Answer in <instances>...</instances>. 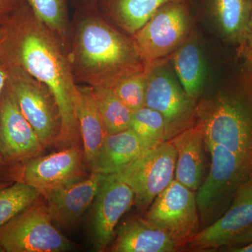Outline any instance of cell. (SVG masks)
I'll list each match as a JSON object with an SVG mask.
<instances>
[{
  "instance_id": "7402d4cb",
  "label": "cell",
  "mask_w": 252,
  "mask_h": 252,
  "mask_svg": "<svg viewBox=\"0 0 252 252\" xmlns=\"http://www.w3.org/2000/svg\"><path fill=\"white\" fill-rule=\"evenodd\" d=\"M184 91L192 100L201 94L205 77V63L200 48L190 35L171 56Z\"/></svg>"
},
{
  "instance_id": "1f68e13d",
  "label": "cell",
  "mask_w": 252,
  "mask_h": 252,
  "mask_svg": "<svg viewBox=\"0 0 252 252\" xmlns=\"http://www.w3.org/2000/svg\"><path fill=\"white\" fill-rule=\"evenodd\" d=\"M252 242V227L247 230L246 231L239 235L238 236L235 237L233 240L230 242L227 246H240V245H246ZM224 248V247H223Z\"/></svg>"
},
{
  "instance_id": "44dd1931",
  "label": "cell",
  "mask_w": 252,
  "mask_h": 252,
  "mask_svg": "<svg viewBox=\"0 0 252 252\" xmlns=\"http://www.w3.org/2000/svg\"><path fill=\"white\" fill-rule=\"evenodd\" d=\"M77 87L79 96L76 114L82 140L84 160L91 172L93 164L107 133L94 102L92 86L78 84Z\"/></svg>"
},
{
  "instance_id": "6da1fadb",
  "label": "cell",
  "mask_w": 252,
  "mask_h": 252,
  "mask_svg": "<svg viewBox=\"0 0 252 252\" xmlns=\"http://www.w3.org/2000/svg\"><path fill=\"white\" fill-rule=\"evenodd\" d=\"M15 63L44 83L59 106L61 129L56 148H83L76 105L78 84L67 50L59 36L38 19L26 0L5 21Z\"/></svg>"
},
{
  "instance_id": "8992f818",
  "label": "cell",
  "mask_w": 252,
  "mask_h": 252,
  "mask_svg": "<svg viewBox=\"0 0 252 252\" xmlns=\"http://www.w3.org/2000/svg\"><path fill=\"white\" fill-rule=\"evenodd\" d=\"M73 248L53 223L43 195L0 227V252H63Z\"/></svg>"
},
{
  "instance_id": "3957f363",
  "label": "cell",
  "mask_w": 252,
  "mask_h": 252,
  "mask_svg": "<svg viewBox=\"0 0 252 252\" xmlns=\"http://www.w3.org/2000/svg\"><path fill=\"white\" fill-rule=\"evenodd\" d=\"M196 118L205 144L228 149L252 172V79L242 68L234 87L200 102Z\"/></svg>"
},
{
  "instance_id": "4316f807",
  "label": "cell",
  "mask_w": 252,
  "mask_h": 252,
  "mask_svg": "<svg viewBox=\"0 0 252 252\" xmlns=\"http://www.w3.org/2000/svg\"><path fill=\"white\" fill-rule=\"evenodd\" d=\"M130 127L145 140L160 143L166 140V124L157 111L145 107L132 112Z\"/></svg>"
},
{
  "instance_id": "277c9868",
  "label": "cell",
  "mask_w": 252,
  "mask_h": 252,
  "mask_svg": "<svg viewBox=\"0 0 252 252\" xmlns=\"http://www.w3.org/2000/svg\"><path fill=\"white\" fill-rule=\"evenodd\" d=\"M205 145L211 165L195 193L200 230L223 216L238 190L252 181V172L228 149L218 144Z\"/></svg>"
},
{
  "instance_id": "4fadbf2b",
  "label": "cell",
  "mask_w": 252,
  "mask_h": 252,
  "mask_svg": "<svg viewBox=\"0 0 252 252\" xmlns=\"http://www.w3.org/2000/svg\"><path fill=\"white\" fill-rule=\"evenodd\" d=\"M135 194L125 182L104 175L94 198L91 240L94 251L105 252L115 238L118 223L134 204Z\"/></svg>"
},
{
  "instance_id": "d4e9b609",
  "label": "cell",
  "mask_w": 252,
  "mask_h": 252,
  "mask_svg": "<svg viewBox=\"0 0 252 252\" xmlns=\"http://www.w3.org/2000/svg\"><path fill=\"white\" fill-rule=\"evenodd\" d=\"M39 21L54 31L68 50L71 20L68 0H26Z\"/></svg>"
},
{
  "instance_id": "603a6c76",
  "label": "cell",
  "mask_w": 252,
  "mask_h": 252,
  "mask_svg": "<svg viewBox=\"0 0 252 252\" xmlns=\"http://www.w3.org/2000/svg\"><path fill=\"white\" fill-rule=\"evenodd\" d=\"M155 64H157L148 66L141 63L126 69L119 74L108 86L132 112L145 106L147 78Z\"/></svg>"
},
{
  "instance_id": "8fae6325",
  "label": "cell",
  "mask_w": 252,
  "mask_h": 252,
  "mask_svg": "<svg viewBox=\"0 0 252 252\" xmlns=\"http://www.w3.org/2000/svg\"><path fill=\"white\" fill-rule=\"evenodd\" d=\"M88 171L83 148L69 147L25 162L16 169L14 182L31 186L42 194L84 180L90 175Z\"/></svg>"
},
{
  "instance_id": "7a4b0ae2",
  "label": "cell",
  "mask_w": 252,
  "mask_h": 252,
  "mask_svg": "<svg viewBox=\"0 0 252 252\" xmlns=\"http://www.w3.org/2000/svg\"><path fill=\"white\" fill-rule=\"evenodd\" d=\"M67 53L77 84L92 87H108L119 74L144 63L132 36L106 19L98 7L76 9Z\"/></svg>"
},
{
  "instance_id": "30bf717a",
  "label": "cell",
  "mask_w": 252,
  "mask_h": 252,
  "mask_svg": "<svg viewBox=\"0 0 252 252\" xmlns=\"http://www.w3.org/2000/svg\"><path fill=\"white\" fill-rule=\"evenodd\" d=\"M166 61L155 64L149 72L145 91V107L160 113L166 124V140L194 125L195 101L189 98L170 72Z\"/></svg>"
},
{
  "instance_id": "484cf974",
  "label": "cell",
  "mask_w": 252,
  "mask_h": 252,
  "mask_svg": "<svg viewBox=\"0 0 252 252\" xmlns=\"http://www.w3.org/2000/svg\"><path fill=\"white\" fill-rule=\"evenodd\" d=\"M41 195L37 189L19 182L0 189V227L27 208Z\"/></svg>"
},
{
  "instance_id": "e0dca14e",
  "label": "cell",
  "mask_w": 252,
  "mask_h": 252,
  "mask_svg": "<svg viewBox=\"0 0 252 252\" xmlns=\"http://www.w3.org/2000/svg\"><path fill=\"white\" fill-rule=\"evenodd\" d=\"M177 150L175 179L196 192L205 179L206 158L203 132L198 122L170 140Z\"/></svg>"
},
{
  "instance_id": "f546056e",
  "label": "cell",
  "mask_w": 252,
  "mask_h": 252,
  "mask_svg": "<svg viewBox=\"0 0 252 252\" xmlns=\"http://www.w3.org/2000/svg\"><path fill=\"white\" fill-rule=\"evenodd\" d=\"M14 169L5 160L0 147V182H14Z\"/></svg>"
},
{
  "instance_id": "f1b7e54d",
  "label": "cell",
  "mask_w": 252,
  "mask_h": 252,
  "mask_svg": "<svg viewBox=\"0 0 252 252\" xmlns=\"http://www.w3.org/2000/svg\"><path fill=\"white\" fill-rule=\"evenodd\" d=\"M25 0H0V24H2Z\"/></svg>"
},
{
  "instance_id": "d6a6232c",
  "label": "cell",
  "mask_w": 252,
  "mask_h": 252,
  "mask_svg": "<svg viewBox=\"0 0 252 252\" xmlns=\"http://www.w3.org/2000/svg\"><path fill=\"white\" fill-rule=\"evenodd\" d=\"M252 48V14L249 23L248 31H247L246 36H245V42L243 45L237 50V55L245 49H251Z\"/></svg>"
},
{
  "instance_id": "cb8c5ba5",
  "label": "cell",
  "mask_w": 252,
  "mask_h": 252,
  "mask_svg": "<svg viewBox=\"0 0 252 252\" xmlns=\"http://www.w3.org/2000/svg\"><path fill=\"white\" fill-rule=\"evenodd\" d=\"M93 94L107 134L130 128L132 112L110 88L93 87Z\"/></svg>"
},
{
  "instance_id": "ffe728a7",
  "label": "cell",
  "mask_w": 252,
  "mask_h": 252,
  "mask_svg": "<svg viewBox=\"0 0 252 252\" xmlns=\"http://www.w3.org/2000/svg\"><path fill=\"white\" fill-rule=\"evenodd\" d=\"M208 14L227 42L236 48L243 45L250 18L252 0H203Z\"/></svg>"
},
{
  "instance_id": "d590c367",
  "label": "cell",
  "mask_w": 252,
  "mask_h": 252,
  "mask_svg": "<svg viewBox=\"0 0 252 252\" xmlns=\"http://www.w3.org/2000/svg\"><path fill=\"white\" fill-rule=\"evenodd\" d=\"M13 182H0V189L4 188L6 186L11 185Z\"/></svg>"
},
{
  "instance_id": "d6986e66",
  "label": "cell",
  "mask_w": 252,
  "mask_h": 252,
  "mask_svg": "<svg viewBox=\"0 0 252 252\" xmlns=\"http://www.w3.org/2000/svg\"><path fill=\"white\" fill-rule=\"evenodd\" d=\"M195 0H98L97 7L106 19L128 35H132L167 3Z\"/></svg>"
},
{
  "instance_id": "7c38bea8",
  "label": "cell",
  "mask_w": 252,
  "mask_h": 252,
  "mask_svg": "<svg viewBox=\"0 0 252 252\" xmlns=\"http://www.w3.org/2000/svg\"><path fill=\"white\" fill-rule=\"evenodd\" d=\"M0 147L5 160L15 172L46 149L23 116L8 84L0 94Z\"/></svg>"
},
{
  "instance_id": "5bb4252c",
  "label": "cell",
  "mask_w": 252,
  "mask_h": 252,
  "mask_svg": "<svg viewBox=\"0 0 252 252\" xmlns=\"http://www.w3.org/2000/svg\"><path fill=\"white\" fill-rule=\"evenodd\" d=\"M252 227V181L244 185L231 205L215 223L200 230L187 244L192 250H220Z\"/></svg>"
},
{
  "instance_id": "e575fe53",
  "label": "cell",
  "mask_w": 252,
  "mask_h": 252,
  "mask_svg": "<svg viewBox=\"0 0 252 252\" xmlns=\"http://www.w3.org/2000/svg\"><path fill=\"white\" fill-rule=\"evenodd\" d=\"M220 251L230 252H252V242L240 246L224 247Z\"/></svg>"
},
{
  "instance_id": "4dcf8cb0",
  "label": "cell",
  "mask_w": 252,
  "mask_h": 252,
  "mask_svg": "<svg viewBox=\"0 0 252 252\" xmlns=\"http://www.w3.org/2000/svg\"><path fill=\"white\" fill-rule=\"evenodd\" d=\"M238 58L243 60V69L244 72L252 79V48L245 49L237 55Z\"/></svg>"
},
{
  "instance_id": "2e32d148",
  "label": "cell",
  "mask_w": 252,
  "mask_h": 252,
  "mask_svg": "<svg viewBox=\"0 0 252 252\" xmlns=\"http://www.w3.org/2000/svg\"><path fill=\"white\" fill-rule=\"evenodd\" d=\"M158 144L142 138L130 127L117 133L107 134L91 172L102 175L117 174Z\"/></svg>"
},
{
  "instance_id": "9c48e42d",
  "label": "cell",
  "mask_w": 252,
  "mask_h": 252,
  "mask_svg": "<svg viewBox=\"0 0 252 252\" xmlns=\"http://www.w3.org/2000/svg\"><path fill=\"white\" fill-rule=\"evenodd\" d=\"M144 219L179 245L187 244L200 230L195 192L175 179L154 199Z\"/></svg>"
},
{
  "instance_id": "ba28073f",
  "label": "cell",
  "mask_w": 252,
  "mask_h": 252,
  "mask_svg": "<svg viewBox=\"0 0 252 252\" xmlns=\"http://www.w3.org/2000/svg\"><path fill=\"white\" fill-rule=\"evenodd\" d=\"M177 153L171 140L144 152L122 171L111 175L133 190L137 210H148L154 199L175 180Z\"/></svg>"
},
{
  "instance_id": "9a60e30c",
  "label": "cell",
  "mask_w": 252,
  "mask_h": 252,
  "mask_svg": "<svg viewBox=\"0 0 252 252\" xmlns=\"http://www.w3.org/2000/svg\"><path fill=\"white\" fill-rule=\"evenodd\" d=\"M103 177L91 172L84 180L41 194L53 221L65 229L77 228L84 214L94 203Z\"/></svg>"
},
{
  "instance_id": "ac0fdd59",
  "label": "cell",
  "mask_w": 252,
  "mask_h": 252,
  "mask_svg": "<svg viewBox=\"0 0 252 252\" xmlns=\"http://www.w3.org/2000/svg\"><path fill=\"white\" fill-rule=\"evenodd\" d=\"M179 244L167 234L141 217H132L116 229L115 238L109 245L113 252H171Z\"/></svg>"
},
{
  "instance_id": "83f0119b",
  "label": "cell",
  "mask_w": 252,
  "mask_h": 252,
  "mask_svg": "<svg viewBox=\"0 0 252 252\" xmlns=\"http://www.w3.org/2000/svg\"><path fill=\"white\" fill-rule=\"evenodd\" d=\"M9 44V32L5 24H0V94L7 84L10 67L14 64Z\"/></svg>"
},
{
  "instance_id": "836d02e7",
  "label": "cell",
  "mask_w": 252,
  "mask_h": 252,
  "mask_svg": "<svg viewBox=\"0 0 252 252\" xmlns=\"http://www.w3.org/2000/svg\"><path fill=\"white\" fill-rule=\"evenodd\" d=\"M76 9L97 7L98 0H71Z\"/></svg>"
},
{
  "instance_id": "52a82bcc",
  "label": "cell",
  "mask_w": 252,
  "mask_h": 252,
  "mask_svg": "<svg viewBox=\"0 0 252 252\" xmlns=\"http://www.w3.org/2000/svg\"><path fill=\"white\" fill-rule=\"evenodd\" d=\"M7 84L44 147H56L61 119L57 102L49 88L16 63L10 67Z\"/></svg>"
},
{
  "instance_id": "5b68a950",
  "label": "cell",
  "mask_w": 252,
  "mask_h": 252,
  "mask_svg": "<svg viewBox=\"0 0 252 252\" xmlns=\"http://www.w3.org/2000/svg\"><path fill=\"white\" fill-rule=\"evenodd\" d=\"M193 4L189 1L167 3L131 35L144 64L151 66L166 61L188 39Z\"/></svg>"
}]
</instances>
